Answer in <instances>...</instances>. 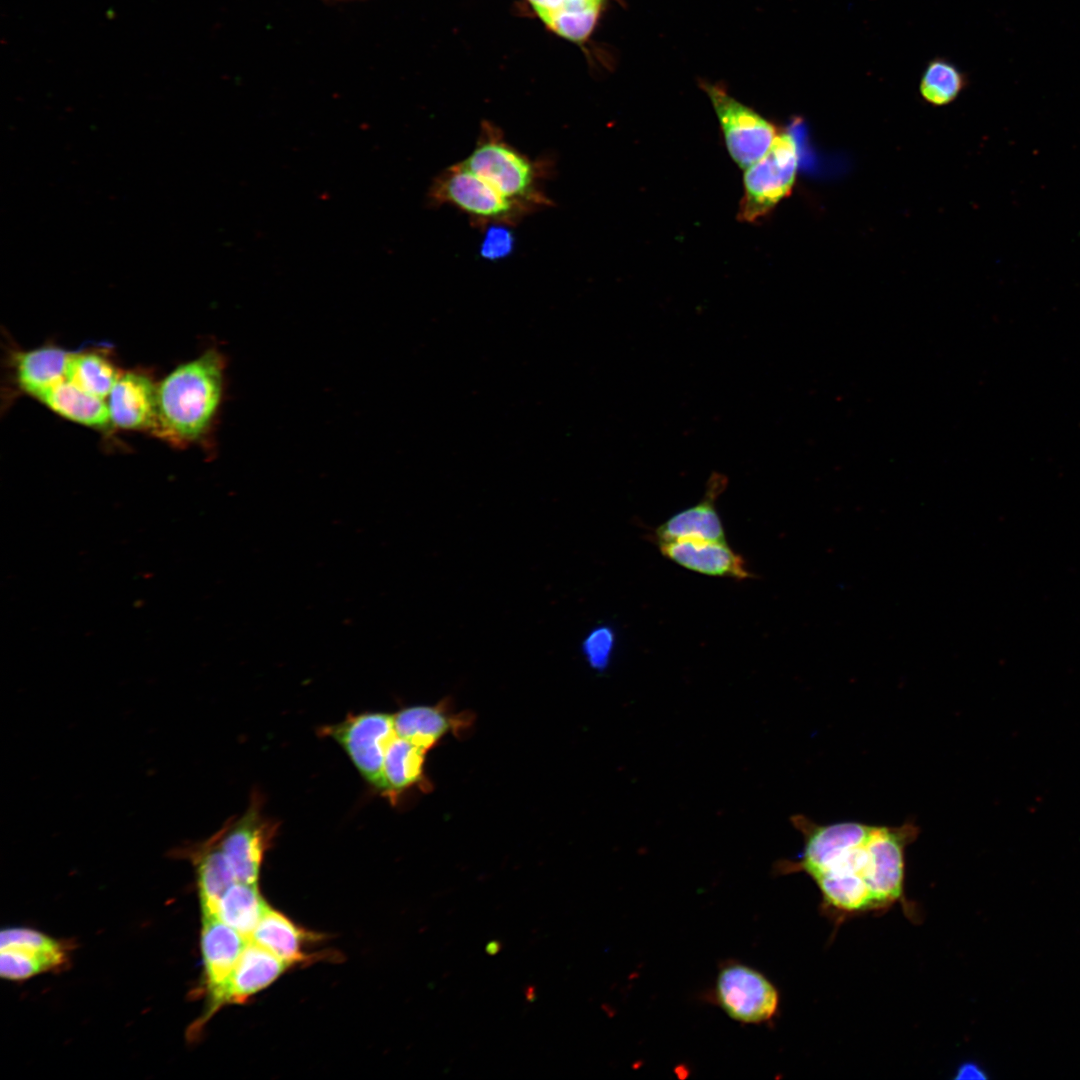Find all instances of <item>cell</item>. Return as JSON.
Instances as JSON below:
<instances>
[{
  "mask_svg": "<svg viewBox=\"0 0 1080 1080\" xmlns=\"http://www.w3.org/2000/svg\"><path fill=\"white\" fill-rule=\"evenodd\" d=\"M614 645V631L608 626H600L584 640L583 651L593 668L604 670L609 664Z\"/></svg>",
  "mask_w": 1080,
  "mask_h": 1080,
  "instance_id": "29",
  "label": "cell"
},
{
  "mask_svg": "<svg viewBox=\"0 0 1080 1080\" xmlns=\"http://www.w3.org/2000/svg\"><path fill=\"white\" fill-rule=\"evenodd\" d=\"M988 1075L985 1069L974 1061H966L961 1063L957 1070L954 1079H987Z\"/></svg>",
  "mask_w": 1080,
  "mask_h": 1080,
  "instance_id": "31",
  "label": "cell"
},
{
  "mask_svg": "<svg viewBox=\"0 0 1080 1080\" xmlns=\"http://www.w3.org/2000/svg\"><path fill=\"white\" fill-rule=\"evenodd\" d=\"M502 949V943L498 940H493L487 943L485 951L489 955H495Z\"/></svg>",
  "mask_w": 1080,
  "mask_h": 1080,
  "instance_id": "33",
  "label": "cell"
},
{
  "mask_svg": "<svg viewBox=\"0 0 1080 1080\" xmlns=\"http://www.w3.org/2000/svg\"><path fill=\"white\" fill-rule=\"evenodd\" d=\"M120 374L110 360L96 352H72L66 367V380L98 398L110 395Z\"/></svg>",
  "mask_w": 1080,
  "mask_h": 1080,
  "instance_id": "24",
  "label": "cell"
},
{
  "mask_svg": "<svg viewBox=\"0 0 1080 1080\" xmlns=\"http://www.w3.org/2000/svg\"><path fill=\"white\" fill-rule=\"evenodd\" d=\"M277 827V823L263 816L258 794L240 818H232L223 825L220 845L236 881L257 884L264 854Z\"/></svg>",
  "mask_w": 1080,
  "mask_h": 1080,
  "instance_id": "10",
  "label": "cell"
},
{
  "mask_svg": "<svg viewBox=\"0 0 1080 1080\" xmlns=\"http://www.w3.org/2000/svg\"><path fill=\"white\" fill-rule=\"evenodd\" d=\"M965 85L962 72L950 61L935 58L926 66L921 78L922 97L933 105L952 102Z\"/></svg>",
  "mask_w": 1080,
  "mask_h": 1080,
  "instance_id": "25",
  "label": "cell"
},
{
  "mask_svg": "<svg viewBox=\"0 0 1080 1080\" xmlns=\"http://www.w3.org/2000/svg\"><path fill=\"white\" fill-rule=\"evenodd\" d=\"M58 415L89 427L103 429L111 422L108 405L66 379L34 395Z\"/></svg>",
  "mask_w": 1080,
  "mask_h": 1080,
  "instance_id": "17",
  "label": "cell"
},
{
  "mask_svg": "<svg viewBox=\"0 0 1080 1080\" xmlns=\"http://www.w3.org/2000/svg\"><path fill=\"white\" fill-rule=\"evenodd\" d=\"M525 996H526V999H527V1001H530V1002H531V1001H534V999H535V997H536V993H535V988H534V986H528V987L526 988V990H525Z\"/></svg>",
  "mask_w": 1080,
  "mask_h": 1080,
  "instance_id": "34",
  "label": "cell"
},
{
  "mask_svg": "<svg viewBox=\"0 0 1080 1080\" xmlns=\"http://www.w3.org/2000/svg\"><path fill=\"white\" fill-rule=\"evenodd\" d=\"M727 479L713 473L705 496L696 505L673 515L655 530L659 542L676 539L725 541L724 528L715 508L717 497L726 488Z\"/></svg>",
  "mask_w": 1080,
  "mask_h": 1080,
  "instance_id": "13",
  "label": "cell"
},
{
  "mask_svg": "<svg viewBox=\"0 0 1080 1080\" xmlns=\"http://www.w3.org/2000/svg\"><path fill=\"white\" fill-rule=\"evenodd\" d=\"M10 947L46 952L65 951L63 946L52 938L26 928H13L2 931L0 949Z\"/></svg>",
  "mask_w": 1080,
  "mask_h": 1080,
  "instance_id": "28",
  "label": "cell"
},
{
  "mask_svg": "<svg viewBox=\"0 0 1080 1080\" xmlns=\"http://www.w3.org/2000/svg\"><path fill=\"white\" fill-rule=\"evenodd\" d=\"M600 8L561 9L542 20L554 32L575 42L584 41L592 32Z\"/></svg>",
  "mask_w": 1080,
  "mask_h": 1080,
  "instance_id": "27",
  "label": "cell"
},
{
  "mask_svg": "<svg viewBox=\"0 0 1080 1080\" xmlns=\"http://www.w3.org/2000/svg\"><path fill=\"white\" fill-rule=\"evenodd\" d=\"M394 729L425 750L433 747L452 727V720L439 706H412L393 715Z\"/></svg>",
  "mask_w": 1080,
  "mask_h": 1080,
  "instance_id": "22",
  "label": "cell"
},
{
  "mask_svg": "<svg viewBox=\"0 0 1080 1080\" xmlns=\"http://www.w3.org/2000/svg\"><path fill=\"white\" fill-rule=\"evenodd\" d=\"M268 907L257 884L236 881L219 900L216 914L249 939Z\"/></svg>",
  "mask_w": 1080,
  "mask_h": 1080,
  "instance_id": "21",
  "label": "cell"
},
{
  "mask_svg": "<svg viewBox=\"0 0 1080 1080\" xmlns=\"http://www.w3.org/2000/svg\"><path fill=\"white\" fill-rule=\"evenodd\" d=\"M791 821L803 835L804 849L799 860L777 863L776 871L805 872L811 878L862 844L872 826L854 821L821 825L804 815H794Z\"/></svg>",
  "mask_w": 1080,
  "mask_h": 1080,
  "instance_id": "9",
  "label": "cell"
},
{
  "mask_svg": "<svg viewBox=\"0 0 1080 1080\" xmlns=\"http://www.w3.org/2000/svg\"><path fill=\"white\" fill-rule=\"evenodd\" d=\"M72 352L57 347H43L15 356L16 378L21 388L35 395L66 377V367Z\"/></svg>",
  "mask_w": 1080,
  "mask_h": 1080,
  "instance_id": "20",
  "label": "cell"
},
{
  "mask_svg": "<svg viewBox=\"0 0 1080 1080\" xmlns=\"http://www.w3.org/2000/svg\"><path fill=\"white\" fill-rule=\"evenodd\" d=\"M719 119L727 149L739 167L761 159L774 141L775 126L715 85H704Z\"/></svg>",
  "mask_w": 1080,
  "mask_h": 1080,
  "instance_id": "8",
  "label": "cell"
},
{
  "mask_svg": "<svg viewBox=\"0 0 1080 1080\" xmlns=\"http://www.w3.org/2000/svg\"><path fill=\"white\" fill-rule=\"evenodd\" d=\"M541 19L561 10L566 0H529Z\"/></svg>",
  "mask_w": 1080,
  "mask_h": 1080,
  "instance_id": "32",
  "label": "cell"
},
{
  "mask_svg": "<svg viewBox=\"0 0 1080 1080\" xmlns=\"http://www.w3.org/2000/svg\"><path fill=\"white\" fill-rule=\"evenodd\" d=\"M824 901L841 912H862L875 904L865 879L854 872H828L812 878Z\"/></svg>",
  "mask_w": 1080,
  "mask_h": 1080,
  "instance_id": "23",
  "label": "cell"
},
{
  "mask_svg": "<svg viewBox=\"0 0 1080 1080\" xmlns=\"http://www.w3.org/2000/svg\"><path fill=\"white\" fill-rule=\"evenodd\" d=\"M480 245V255L488 260H498L508 256L514 247L512 232L503 224L492 223Z\"/></svg>",
  "mask_w": 1080,
  "mask_h": 1080,
  "instance_id": "30",
  "label": "cell"
},
{
  "mask_svg": "<svg viewBox=\"0 0 1080 1080\" xmlns=\"http://www.w3.org/2000/svg\"><path fill=\"white\" fill-rule=\"evenodd\" d=\"M0 950L1 976L11 980L29 978L65 961V951L46 952L11 947Z\"/></svg>",
  "mask_w": 1080,
  "mask_h": 1080,
  "instance_id": "26",
  "label": "cell"
},
{
  "mask_svg": "<svg viewBox=\"0 0 1080 1080\" xmlns=\"http://www.w3.org/2000/svg\"><path fill=\"white\" fill-rule=\"evenodd\" d=\"M426 752L424 748L396 735L385 754L380 791L395 798L419 783L424 774Z\"/></svg>",
  "mask_w": 1080,
  "mask_h": 1080,
  "instance_id": "19",
  "label": "cell"
},
{
  "mask_svg": "<svg viewBox=\"0 0 1080 1080\" xmlns=\"http://www.w3.org/2000/svg\"><path fill=\"white\" fill-rule=\"evenodd\" d=\"M225 370L224 355L211 348L167 375L157 386L154 432L182 443L204 438L223 401Z\"/></svg>",
  "mask_w": 1080,
  "mask_h": 1080,
  "instance_id": "1",
  "label": "cell"
},
{
  "mask_svg": "<svg viewBox=\"0 0 1080 1080\" xmlns=\"http://www.w3.org/2000/svg\"><path fill=\"white\" fill-rule=\"evenodd\" d=\"M310 937L292 920L269 906L249 940L293 966L306 960L304 944Z\"/></svg>",
  "mask_w": 1080,
  "mask_h": 1080,
  "instance_id": "18",
  "label": "cell"
},
{
  "mask_svg": "<svg viewBox=\"0 0 1080 1080\" xmlns=\"http://www.w3.org/2000/svg\"><path fill=\"white\" fill-rule=\"evenodd\" d=\"M157 386L137 372L121 374L110 393L111 422L123 429L153 428Z\"/></svg>",
  "mask_w": 1080,
  "mask_h": 1080,
  "instance_id": "14",
  "label": "cell"
},
{
  "mask_svg": "<svg viewBox=\"0 0 1080 1080\" xmlns=\"http://www.w3.org/2000/svg\"><path fill=\"white\" fill-rule=\"evenodd\" d=\"M346 752L360 775L380 791L385 754L396 736L393 715L383 712L349 714L339 723L320 728Z\"/></svg>",
  "mask_w": 1080,
  "mask_h": 1080,
  "instance_id": "4",
  "label": "cell"
},
{
  "mask_svg": "<svg viewBox=\"0 0 1080 1080\" xmlns=\"http://www.w3.org/2000/svg\"><path fill=\"white\" fill-rule=\"evenodd\" d=\"M460 163L528 212L551 204L540 189L537 165L507 143L490 123L482 124L474 149Z\"/></svg>",
  "mask_w": 1080,
  "mask_h": 1080,
  "instance_id": "2",
  "label": "cell"
},
{
  "mask_svg": "<svg viewBox=\"0 0 1080 1080\" xmlns=\"http://www.w3.org/2000/svg\"><path fill=\"white\" fill-rule=\"evenodd\" d=\"M248 941L217 914H202L201 950L210 1014L222 1006L226 985Z\"/></svg>",
  "mask_w": 1080,
  "mask_h": 1080,
  "instance_id": "11",
  "label": "cell"
},
{
  "mask_svg": "<svg viewBox=\"0 0 1080 1080\" xmlns=\"http://www.w3.org/2000/svg\"><path fill=\"white\" fill-rule=\"evenodd\" d=\"M660 552L678 565L708 576L745 580L752 575L726 541L676 539L659 542Z\"/></svg>",
  "mask_w": 1080,
  "mask_h": 1080,
  "instance_id": "12",
  "label": "cell"
},
{
  "mask_svg": "<svg viewBox=\"0 0 1080 1080\" xmlns=\"http://www.w3.org/2000/svg\"><path fill=\"white\" fill-rule=\"evenodd\" d=\"M798 158L794 138L788 133L777 135L765 155L746 169L738 214L741 220L756 221L790 194Z\"/></svg>",
  "mask_w": 1080,
  "mask_h": 1080,
  "instance_id": "3",
  "label": "cell"
},
{
  "mask_svg": "<svg viewBox=\"0 0 1080 1080\" xmlns=\"http://www.w3.org/2000/svg\"><path fill=\"white\" fill-rule=\"evenodd\" d=\"M328 1H338V2H340V1H352V0H328Z\"/></svg>",
  "mask_w": 1080,
  "mask_h": 1080,
  "instance_id": "35",
  "label": "cell"
},
{
  "mask_svg": "<svg viewBox=\"0 0 1080 1080\" xmlns=\"http://www.w3.org/2000/svg\"><path fill=\"white\" fill-rule=\"evenodd\" d=\"M291 966L249 940L226 985L222 1005L245 1002L275 982Z\"/></svg>",
  "mask_w": 1080,
  "mask_h": 1080,
  "instance_id": "15",
  "label": "cell"
},
{
  "mask_svg": "<svg viewBox=\"0 0 1080 1080\" xmlns=\"http://www.w3.org/2000/svg\"><path fill=\"white\" fill-rule=\"evenodd\" d=\"M221 829L211 838L189 849L196 868L202 914H216L224 893L236 882L221 845Z\"/></svg>",
  "mask_w": 1080,
  "mask_h": 1080,
  "instance_id": "16",
  "label": "cell"
},
{
  "mask_svg": "<svg viewBox=\"0 0 1080 1080\" xmlns=\"http://www.w3.org/2000/svg\"><path fill=\"white\" fill-rule=\"evenodd\" d=\"M429 195L433 202L450 204L481 224H511L528 212L460 162L435 178Z\"/></svg>",
  "mask_w": 1080,
  "mask_h": 1080,
  "instance_id": "5",
  "label": "cell"
},
{
  "mask_svg": "<svg viewBox=\"0 0 1080 1080\" xmlns=\"http://www.w3.org/2000/svg\"><path fill=\"white\" fill-rule=\"evenodd\" d=\"M713 999L729 1018L748 1025L769 1022L780 1002L776 986L763 973L738 962L719 969Z\"/></svg>",
  "mask_w": 1080,
  "mask_h": 1080,
  "instance_id": "6",
  "label": "cell"
},
{
  "mask_svg": "<svg viewBox=\"0 0 1080 1080\" xmlns=\"http://www.w3.org/2000/svg\"><path fill=\"white\" fill-rule=\"evenodd\" d=\"M919 834L912 821L899 826H872L866 841L865 880L875 908L892 904L903 896L905 849Z\"/></svg>",
  "mask_w": 1080,
  "mask_h": 1080,
  "instance_id": "7",
  "label": "cell"
}]
</instances>
